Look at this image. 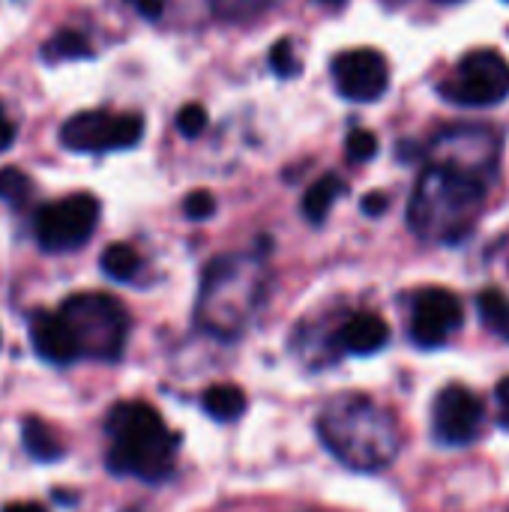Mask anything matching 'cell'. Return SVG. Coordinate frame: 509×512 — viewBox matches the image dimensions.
Listing matches in <instances>:
<instances>
[{
	"label": "cell",
	"mask_w": 509,
	"mask_h": 512,
	"mask_svg": "<svg viewBox=\"0 0 509 512\" xmlns=\"http://www.w3.org/2000/svg\"><path fill=\"white\" fill-rule=\"evenodd\" d=\"M390 342V327L375 312H357L351 315L339 330V345L348 354H378Z\"/></svg>",
	"instance_id": "14"
},
{
	"label": "cell",
	"mask_w": 509,
	"mask_h": 512,
	"mask_svg": "<svg viewBox=\"0 0 509 512\" xmlns=\"http://www.w3.org/2000/svg\"><path fill=\"white\" fill-rule=\"evenodd\" d=\"M201 405H204V411H207L213 420L228 423V420H237V417L246 411V396H243V390L234 387V384H216V387H210V390L204 393Z\"/></svg>",
	"instance_id": "17"
},
{
	"label": "cell",
	"mask_w": 509,
	"mask_h": 512,
	"mask_svg": "<svg viewBox=\"0 0 509 512\" xmlns=\"http://www.w3.org/2000/svg\"><path fill=\"white\" fill-rule=\"evenodd\" d=\"M81 57H90V42L78 30H57L42 45L45 63H63V60H81Z\"/></svg>",
	"instance_id": "18"
},
{
	"label": "cell",
	"mask_w": 509,
	"mask_h": 512,
	"mask_svg": "<svg viewBox=\"0 0 509 512\" xmlns=\"http://www.w3.org/2000/svg\"><path fill=\"white\" fill-rule=\"evenodd\" d=\"M495 402H498V420L509 432V378H504L495 390Z\"/></svg>",
	"instance_id": "28"
},
{
	"label": "cell",
	"mask_w": 509,
	"mask_h": 512,
	"mask_svg": "<svg viewBox=\"0 0 509 512\" xmlns=\"http://www.w3.org/2000/svg\"><path fill=\"white\" fill-rule=\"evenodd\" d=\"M477 309H480L483 324H486L492 333L509 339V300L501 291H495V288L483 291V294L477 297Z\"/></svg>",
	"instance_id": "21"
},
{
	"label": "cell",
	"mask_w": 509,
	"mask_h": 512,
	"mask_svg": "<svg viewBox=\"0 0 509 512\" xmlns=\"http://www.w3.org/2000/svg\"><path fill=\"white\" fill-rule=\"evenodd\" d=\"M270 66H273L276 75H282V78H291V75L300 72V60H297L294 45H291L288 39H279V42L273 45V51H270Z\"/></svg>",
	"instance_id": "24"
},
{
	"label": "cell",
	"mask_w": 509,
	"mask_h": 512,
	"mask_svg": "<svg viewBox=\"0 0 509 512\" xmlns=\"http://www.w3.org/2000/svg\"><path fill=\"white\" fill-rule=\"evenodd\" d=\"M462 327V303L447 288H426L414 297L411 339L420 348H441Z\"/></svg>",
	"instance_id": "12"
},
{
	"label": "cell",
	"mask_w": 509,
	"mask_h": 512,
	"mask_svg": "<svg viewBox=\"0 0 509 512\" xmlns=\"http://www.w3.org/2000/svg\"><path fill=\"white\" fill-rule=\"evenodd\" d=\"M318 435L345 468L363 474L390 468L402 450L396 417L363 393L333 399L318 417Z\"/></svg>",
	"instance_id": "1"
},
{
	"label": "cell",
	"mask_w": 509,
	"mask_h": 512,
	"mask_svg": "<svg viewBox=\"0 0 509 512\" xmlns=\"http://www.w3.org/2000/svg\"><path fill=\"white\" fill-rule=\"evenodd\" d=\"M144 135L141 114L78 111L60 126V144L75 153H108L135 147Z\"/></svg>",
	"instance_id": "8"
},
{
	"label": "cell",
	"mask_w": 509,
	"mask_h": 512,
	"mask_svg": "<svg viewBox=\"0 0 509 512\" xmlns=\"http://www.w3.org/2000/svg\"><path fill=\"white\" fill-rule=\"evenodd\" d=\"M333 84L351 102H378L390 87V69L381 51L351 48L333 60Z\"/></svg>",
	"instance_id": "11"
},
{
	"label": "cell",
	"mask_w": 509,
	"mask_h": 512,
	"mask_svg": "<svg viewBox=\"0 0 509 512\" xmlns=\"http://www.w3.org/2000/svg\"><path fill=\"white\" fill-rule=\"evenodd\" d=\"M99 267H102V273H105L108 279H114V282H129V279H135V273H138V267H141V258H138V252H135L132 246H126V243H111V246L102 252Z\"/></svg>",
	"instance_id": "19"
},
{
	"label": "cell",
	"mask_w": 509,
	"mask_h": 512,
	"mask_svg": "<svg viewBox=\"0 0 509 512\" xmlns=\"http://www.w3.org/2000/svg\"><path fill=\"white\" fill-rule=\"evenodd\" d=\"M108 471L120 477H138L159 483L174 471L177 438L168 432L165 420L147 402H120L108 411Z\"/></svg>",
	"instance_id": "3"
},
{
	"label": "cell",
	"mask_w": 509,
	"mask_h": 512,
	"mask_svg": "<svg viewBox=\"0 0 509 512\" xmlns=\"http://www.w3.org/2000/svg\"><path fill=\"white\" fill-rule=\"evenodd\" d=\"M135 9H138V15H144L147 21H156L159 15H162V0H129Z\"/></svg>",
	"instance_id": "29"
},
{
	"label": "cell",
	"mask_w": 509,
	"mask_h": 512,
	"mask_svg": "<svg viewBox=\"0 0 509 512\" xmlns=\"http://www.w3.org/2000/svg\"><path fill=\"white\" fill-rule=\"evenodd\" d=\"M183 213H186L189 219H195V222H204V219H210V216L216 213V198H213L210 192L198 189V192L186 195V201H183Z\"/></svg>",
	"instance_id": "26"
},
{
	"label": "cell",
	"mask_w": 509,
	"mask_h": 512,
	"mask_svg": "<svg viewBox=\"0 0 509 512\" xmlns=\"http://www.w3.org/2000/svg\"><path fill=\"white\" fill-rule=\"evenodd\" d=\"M99 225V201L87 192H75L39 207L33 234L45 252H72L84 246Z\"/></svg>",
	"instance_id": "7"
},
{
	"label": "cell",
	"mask_w": 509,
	"mask_h": 512,
	"mask_svg": "<svg viewBox=\"0 0 509 512\" xmlns=\"http://www.w3.org/2000/svg\"><path fill=\"white\" fill-rule=\"evenodd\" d=\"M27 333H30L33 351L45 363H51V366H72L75 360H81V345H78L69 321L60 312H48V309L33 312L30 324H27Z\"/></svg>",
	"instance_id": "13"
},
{
	"label": "cell",
	"mask_w": 509,
	"mask_h": 512,
	"mask_svg": "<svg viewBox=\"0 0 509 512\" xmlns=\"http://www.w3.org/2000/svg\"><path fill=\"white\" fill-rule=\"evenodd\" d=\"M444 3H450V0H444Z\"/></svg>",
	"instance_id": "33"
},
{
	"label": "cell",
	"mask_w": 509,
	"mask_h": 512,
	"mask_svg": "<svg viewBox=\"0 0 509 512\" xmlns=\"http://www.w3.org/2000/svg\"><path fill=\"white\" fill-rule=\"evenodd\" d=\"M33 198V180L21 168H0V201L24 207Z\"/></svg>",
	"instance_id": "22"
},
{
	"label": "cell",
	"mask_w": 509,
	"mask_h": 512,
	"mask_svg": "<svg viewBox=\"0 0 509 512\" xmlns=\"http://www.w3.org/2000/svg\"><path fill=\"white\" fill-rule=\"evenodd\" d=\"M57 312L69 321L81 345V357L108 363L123 354L129 339V312L117 297L102 291H84L66 297Z\"/></svg>",
	"instance_id": "5"
},
{
	"label": "cell",
	"mask_w": 509,
	"mask_h": 512,
	"mask_svg": "<svg viewBox=\"0 0 509 512\" xmlns=\"http://www.w3.org/2000/svg\"><path fill=\"white\" fill-rule=\"evenodd\" d=\"M342 192H345V183H342L336 174H324L321 180H315V183L309 186L306 198H303V213H306V219L315 222V225H321V222L327 219L330 207L339 201Z\"/></svg>",
	"instance_id": "16"
},
{
	"label": "cell",
	"mask_w": 509,
	"mask_h": 512,
	"mask_svg": "<svg viewBox=\"0 0 509 512\" xmlns=\"http://www.w3.org/2000/svg\"><path fill=\"white\" fill-rule=\"evenodd\" d=\"M3 512H48L42 504H36V501H18V504H6Z\"/></svg>",
	"instance_id": "31"
},
{
	"label": "cell",
	"mask_w": 509,
	"mask_h": 512,
	"mask_svg": "<svg viewBox=\"0 0 509 512\" xmlns=\"http://www.w3.org/2000/svg\"><path fill=\"white\" fill-rule=\"evenodd\" d=\"M264 276L255 261L231 255L204 270L198 321L216 336H237L261 303Z\"/></svg>",
	"instance_id": "4"
},
{
	"label": "cell",
	"mask_w": 509,
	"mask_h": 512,
	"mask_svg": "<svg viewBox=\"0 0 509 512\" xmlns=\"http://www.w3.org/2000/svg\"><path fill=\"white\" fill-rule=\"evenodd\" d=\"M21 441H24V450L36 459V462H57L63 456V444L60 438L54 435V429L39 420V417H27L21 423Z\"/></svg>",
	"instance_id": "15"
},
{
	"label": "cell",
	"mask_w": 509,
	"mask_h": 512,
	"mask_svg": "<svg viewBox=\"0 0 509 512\" xmlns=\"http://www.w3.org/2000/svg\"><path fill=\"white\" fill-rule=\"evenodd\" d=\"M279 3H282V0H210L213 12H216L222 21H234V24H240V21H255V18H261L264 12L276 9Z\"/></svg>",
	"instance_id": "20"
},
{
	"label": "cell",
	"mask_w": 509,
	"mask_h": 512,
	"mask_svg": "<svg viewBox=\"0 0 509 512\" xmlns=\"http://www.w3.org/2000/svg\"><path fill=\"white\" fill-rule=\"evenodd\" d=\"M387 207H390V198L384 192H372V195L363 198V213L372 216V219L381 216V213H387Z\"/></svg>",
	"instance_id": "27"
},
{
	"label": "cell",
	"mask_w": 509,
	"mask_h": 512,
	"mask_svg": "<svg viewBox=\"0 0 509 512\" xmlns=\"http://www.w3.org/2000/svg\"><path fill=\"white\" fill-rule=\"evenodd\" d=\"M489 195V177L432 162L411 195L408 204V225L417 237L432 240V243H462Z\"/></svg>",
	"instance_id": "2"
},
{
	"label": "cell",
	"mask_w": 509,
	"mask_h": 512,
	"mask_svg": "<svg viewBox=\"0 0 509 512\" xmlns=\"http://www.w3.org/2000/svg\"><path fill=\"white\" fill-rule=\"evenodd\" d=\"M486 411L483 402L459 384H450L438 393L432 405V432L444 447H465L474 444L483 429Z\"/></svg>",
	"instance_id": "9"
},
{
	"label": "cell",
	"mask_w": 509,
	"mask_h": 512,
	"mask_svg": "<svg viewBox=\"0 0 509 512\" xmlns=\"http://www.w3.org/2000/svg\"><path fill=\"white\" fill-rule=\"evenodd\" d=\"M177 129H180V135H186V138H198L204 129H207V111H204V105H186V108H180V114H177Z\"/></svg>",
	"instance_id": "25"
},
{
	"label": "cell",
	"mask_w": 509,
	"mask_h": 512,
	"mask_svg": "<svg viewBox=\"0 0 509 512\" xmlns=\"http://www.w3.org/2000/svg\"><path fill=\"white\" fill-rule=\"evenodd\" d=\"M432 153V162L489 177L498 162V135L486 126H453L435 138Z\"/></svg>",
	"instance_id": "10"
},
{
	"label": "cell",
	"mask_w": 509,
	"mask_h": 512,
	"mask_svg": "<svg viewBox=\"0 0 509 512\" xmlns=\"http://www.w3.org/2000/svg\"><path fill=\"white\" fill-rule=\"evenodd\" d=\"M345 153L351 162H369L378 153V138L369 129H354L345 141Z\"/></svg>",
	"instance_id": "23"
},
{
	"label": "cell",
	"mask_w": 509,
	"mask_h": 512,
	"mask_svg": "<svg viewBox=\"0 0 509 512\" xmlns=\"http://www.w3.org/2000/svg\"><path fill=\"white\" fill-rule=\"evenodd\" d=\"M12 141H15V126L6 120V114H3V108H0V153L9 150Z\"/></svg>",
	"instance_id": "30"
},
{
	"label": "cell",
	"mask_w": 509,
	"mask_h": 512,
	"mask_svg": "<svg viewBox=\"0 0 509 512\" xmlns=\"http://www.w3.org/2000/svg\"><path fill=\"white\" fill-rule=\"evenodd\" d=\"M321 6H330V9H339V6H345V0H318Z\"/></svg>",
	"instance_id": "32"
},
{
	"label": "cell",
	"mask_w": 509,
	"mask_h": 512,
	"mask_svg": "<svg viewBox=\"0 0 509 512\" xmlns=\"http://www.w3.org/2000/svg\"><path fill=\"white\" fill-rule=\"evenodd\" d=\"M438 90L459 108L501 105L509 96V60L495 48H474L453 66Z\"/></svg>",
	"instance_id": "6"
}]
</instances>
